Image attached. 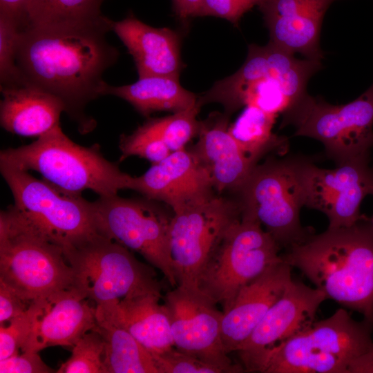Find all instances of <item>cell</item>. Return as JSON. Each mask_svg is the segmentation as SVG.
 I'll return each instance as SVG.
<instances>
[{"label": "cell", "instance_id": "33", "mask_svg": "<svg viewBox=\"0 0 373 373\" xmlns=\"http://www.w3.org/2000/svg\"><path fill=\"white\" fill-rule=\"evenodd\" d=\"M20 32L17 23L0 15V87L24 82L17 65Z\"/></svg>", "mask_w": 373, "mask_h": 373}, {"label": "cell", "instance_id": "34", "mask_svg": "<svg viewBox=\"0 0 373 373\" xmlns=\"http://www.w3.org/2000/svg\"><path fill=\"white\" fill-rule=\"evenodd\" d=\"M152 356L158 373H226L221 367L175 346Z\"/></svg>", "mask_w": 373, "mask_h": 373}, {"label": "cell", "instance_id": "24", "mask_svg": "<svg viewBox=\"0 0 373 373\" xmlns=\"http://www.w3.org/2000/svg\"><path fill=\"white\" fill-rule=\"evenodd\" d=\"M0 90V123L8 132L37 138L60 124L65 106L57 97L25 82Z\"/></svg>", "mask_w": 373, "mask_h": 373}, {"label": "cell", "instance_id": "22", "mask_svg": "<svg viewBox=\"0 0 373 373\" xmlns=\"http://www.w3.org/2000/svg\"><path fill=\"white\" fill-rule=\"evenodd\" d=\"M113 30L133 57L139 78L180 76L182 69L180 38L167 28H155L133 13L112 21Z\"/></svg>", "mask_w": 373, "mask_h": 373}, {"label": "cell", "instance_id": "26", "mask_svg": "<svg viewBox=\"0 0 373 373\" xmlns=\"http://www.w3.org/2000/svg\"><path fill=\"white\" fill-rule=\"evenodd\" d=\"M277 115L254 106L247 105L236 120L229 124L228 131L245 155L253 163L269 153L285 155L289 140L273 131Z\"/></svg>", "mask_w": 373, "mask_h": 373}, {"label": "cell", "instance_id": "25", "mask_svg": "<svg viewBox=\"0 0 373 373\" xmlns=\"http://www.w3.org/2000/svg\"><path fill=\"white\" fill-rule=\"evenodd\" d=\"M101 94L123 99L146 117L156 111L176 113L189 109L197 105L198 98L182 86L178 77L173 76H149L117 86L104 82Z\"/></svg>", "mask_w": 373, "mask_h": 373}, {"label": "cell", "instance_id": "27", "mask_svg": "<svg viewBox=\"0 0 373 373\" xmlns=\"http://www.w3.org/2000/svg\"><path fill=\"white\" fill-rule=\"evenodd\" d=\"M105 341L104 373H158L151 353L125 328L96 319Z\"/></svg>", "mask_w": 373, "mask_h": 373}, {"label": "cell", "instance_id": "7", "mask_svg": "<svg viewBox=\"0 0 373 373\" xmlns=\"http://www.w3.org/2000/svg\"><path fill=\"white\" fill-rule=\"evenodd\" d=\"M309 159L269 157L258 164L237 193L242 215L258 220L281 248L305 241L314 231L301 224L304 171Z\"/></svg>", "mask_w": 373, "mask_h": 373}, {"label": "cell", "instance_id": "28", "mask_svg": "<svg viewBox=\"0 0 373 373\" xmlns=\"http://www.w3.org/2000/svg\"><path fill=\"white\" fill-rule=\"evenodd\" d=\"M105 1L30 0L25 28L106 23L111 19L102 12V6Z\"/></svg>", "mask_w": 373, "mask_h": 373}, {"label": "cell", "instance_id": "13", "mask_svg": "<svg viewBox=\"0 0 373 373\" xmlns=\"http://www.w3.org/2000/svg\"><path fill=\"white\" fill-rule=\"evenodd\" d=\"M241 218L238 199L216 194L173 211L170 248L178 286L198 290L205 265L229 229Z\"/></svg>", "mask_w": 373, "mask_h": 373}, {"label": "cell", "instance_id": "8", "mask_svg": "<svg viewBox=\"0 0 373 373\" xmlns=\"http://www.w3.org/2000/svg\"><path fill=\"white\" fill-rule=\"evenodd\" d=\"M280 128L321 142L326 155L341 165L370 155L373 147V84L354 100L334 105L306 93L283 115Z\"/></svg>", "mask_w": 373, "mask_h": 373}, {"label": "cell", "instance_id": "35", "mask_svg": "<svg viewBox=\"0 0 373 373\" xmlns=\"http://www.w3.org/2000/svg\"><path fill=\"white\" fill-rule=\"evenodd\" d=\"M264 0H203L198 16H213L238 25L242 17Z\"/></svg>", "mask_w": 373, "mask_h": 373}, {"label": "cell", "instance_id": "18", "mask_svg": "<svg viewBox=\"0 0 373 373\" xmlns=\"http://www.w3.org/2000/svg\"><path fill=\"white\" fill-rule=\"evenodd\" d=\"M338 0H264L258 6L269 33V41L291 54L321 61L322 22Z\"/></svg>", "mask_w": 373, "mask_h": 373}, {"label": "cell", "instance_id": "14", "mask_svg": "<svg viewBox=\"0 0 373 373\" xmlns=\"http://www.w3.org/2000/svg\"><path fill=\"white\" fill-rule=\"evenodd\" d=\"M174 346L202 361L218 366L226 373L245 372L233 364L222 338L223 312L199 290L177 286L166 294Z\"/></svg>", "mask_w": 373, "mask_h": 373}, {"label": "cell", "instance_id": "21", "mask_svg": "<svg viewBox=\"0 0 373 373\" xmlns=\"http://www.w3.org/2000/svg\"><path fill=\"white\" fill-rule=\"evenodd\" d=\"M90 301L75 287L46 298L21 352H39L56 345L73 347L96 327V305Z\"/></svg>", "mask_w": 373, "mask_h": 373}, {"label": "cell", "instance_id": "11", "mask_svg": "<svg viewBox=\"0 0 373 373\" xmlns=\"http://www.w3.org/2000/svg\"><path fill=\"white\" fill-rule=\"evenodd\" d=\"M0 170L12 194L17 213L64 250L97 233L91 202L82 195L61 191L26 171L3 164Z\"/></svg>", "mask_w": 373, "mask_h": 373}, {"label": "cell", "instance_id": "19", "mask_svg": "<svg viewBox=\"0 0 373 373\" xmlns=\"http://www.w3.org/2000/svg\"><path fill=\"white\" fill-rule=\"evenodd\" d=\"M227 113H212L200 121L198 140L189 149L210 176L213 189L236 194L254 167L228 131Z\"/></svg>", "mask_w": 373, "mask_h": 373}, {"label": "cell", "instance_id": "6", "mask_svg": "<svg viewBox=\"0 0 373 373\" xmlns=\"http://www.w3.org/2000/svg\"><path fill=\"white\" fill-rule=\"evenodd\" d=\"M0 280L30 303L75 287L63 248L27 224L12 205L0 214Z\"/></svg>", "mask_w": 373, "mask_h": 373}, {"label": "cell", "instance_id": "20", "mask_svg": "<svg viewBox=\"0 0 373 373\" xmlns=\"http://www.w3.org/2000/svg\"><path fill=\"white\" fill-rule=\"evenodd\" d=\"M291 266L276 262L244 286L223 313L222 338L226 352H236L254 332L292 280Z\"/></svg>", "mask_w": 373, "mask_h": 373}, {"label": "cell", "instance_id": "16", "mask_svg": "<svg viewBox=\"0 0 373 373\" xmlns=\"http://www.w3.org/2000/svg\"><path fill=\"white\" fill-rule=\"evenodd\" d=\"M327 299L323 291L293 279L249 337L236 350L245 371L253 372L262 356L310 325Z\"/></svg>", "mask_w": 373, "mask_h": 373}, {"label": "cell", "instance_id": "29", "mask_svg": "<svg viewBox=\"0 0 373 373\" xmlns=\"http://www.w3.org/2000/svg\"><path fill=\"white\" fill-rule=\"evenodd\" d=\"M200 106L173 113L162 117L147 120L171 152L186 149L187 143L198 135L200 121L197 118Z\"/></svg>", "mask_w": 373, "mask_h": 373}, {"label": "cell", "instance_id": "39", "mask_svg": "<svg viewBox=\"0 0 373 373\" xmlns=\"http://www.w3.org/2000/svg\"><path fill=\"white\" fill-rule=\"evenodd\" d=\"M203 0H173L174 12L178 18L186 22L191 17H196Z\"/></svg>", "mask_w": 373, "mask_h": 373}, {"label": "cell", "instance_id": "40", "mask_svg": "<svg viewBox=\"0 0 373 373\" xmlns=\"http://www.w3.org/2000/svg\"><path fill=\"white\" fill-rule=\"evenodd\" d=\"M368 220L370 224V226L372 227L373 229V216L371 218H368Z\"/></svg>", "mask_w": 373, "mask_h": 373}, {"label": "cell", "instance_id": "10", "mask_svg": "<svg viewBox=\"0 0 373 373\" xmlns=\"http://www.w3.org/2000/svg\"><path fill=\"white\" fill-rule=\"evenodd\" d=\"M281 247L254 218L242 215L205 265L198 290L227 312L240 290L283 260Z\"/></svg>", "mask_w": 373, "mask_h": 373}, {"label": "cell", "instance_id": "32", "mask_svg": "<svg viewBox=\"0 0 373 373\" xmlns=\"http://www.w3.org/2000/svg\"><path fill=\"white\" fill-rule=\"evenodd\" d=\"M45 299L34 301L19 316L0 327V360L19 353L28 338L39 316Z\"/></svg>", "mask_w": 373, "mask_h": 373}, {"label": "cell", "instance_id": "23", "mask_svg": "<svg viewBox=\"0 0 373 373\" xmlns=\"http://www.w3.org/2000/svg\"><path fill=\"white\" fill-rule=\"evenodd\" d=\"M161 294L149 292L96 306V319L125 328L151 354L174 347L167 309Z\"/></svg>", "mask_w": 373, "mask_h": 373}, {"label": "cell", "instance_id": "4", "mask_svg": "<svg viewBox=\"0 0 373 373\" xmlns=\"http://www.w3.org/2000/svg\"><path fill=\"white\" fill-rule=\"evenodd\" d=\"M321 68V61L298 59L270 42L250 44L242 66L199 96L198 104L220 103L229 115L251 105L278 116L307 93L309 80Z\"/></svg>", "mask_w": 373, "mask_h": 373}, {"label": "cell", "instance_id": "17", "mask_svg": "<svg viewBox=\"0 0 373 373\" xmlns=\"http://www.w3.org/2000/svg\"><path fill=\"white\" fill-rule=\"evenodd\" d=\"M128 189L173 211L215 195L209 175L189 149L171 152L142 175L131 176Z\"/></svg>", "mask_w": 373, "mask_h": 373}, {"label": "cell", "instance_id": "12", "mask_svg": "<svg viewBox=\"0 0 373 373\" xmlns=\"http://www.w3.org/2000/svg\"><path fill=\"white\" fill-rule=\"evenodd\" d=\"M146 198L117 194L91 202L96 231L141 255L159 269L172 287L178 282L170 248L172 216Z\"/></svg>", "mask_w": 373, "mask_h": 373}, {"label": "cell", "instance_id": "1", "mask_svg": "<svg viewBox=\"0 0 373 373\" xmlns=\"http://www.w3.org/2000/svg\"><path fill=\"white\" fill-rule=\"evenodd\" d=\"M112 21L29 27L20 32L17 65L23 82L59 98L82 133L96 125L86 114V107L102 96L104 73L119 57L117 49L106 37Z\"/></svg>", "mask_w": 373, "mask_h": 373}, {"label": "cell", "instance_id": "30", "mask_svg": "<svg viewBox=\"0 0 373 373\" xmlns=\"http://www.w3.org/2000/svg\"><path fill=\"white\" fill-rule=\"evenodd\" d=\"M105 341L94 328L73 346L69 358L62 363L57 373H104Z\"/></svg>", "mask_w": 373, "mask_h": 373}, {"label": "cell", "instance_id": "3", "mask_svg": "<svg viewBox=\"0 0 373 373\" xmlns=\"http://www.w3.org/2000/svg\"><path fill=\"white\" fill-rule=\"evenodd\" d=\"M372 331L338 309L266 352L253 372L373 373Z\"/></svg>", "mask_w": 373, "mask_h": 373}, {"label": "cell", "instance_id": "15", "mask_svg": "<svg viewBox=\"0 0 373 373\" xmlns=\"http://www.w3.org/2000/svg\"><path fill=\"white\" fill-rule=\"evenodd\" d=\"M304 182L305 206L325 214L328 229L349 227L362 218L363 199L373 195V162L370 155L327 169L308 160Z\"/></svg>", "mask_w": 373, "mask_h": 373}, {"label": "cell", "instance_id": "31", "mask_svg": "<svg viewBox=\"0 0 373 373\" xmlns=\"http://www.w3.org/2000/svg\"><path fill=\"white\" fill-rule=\"evenodd\" d=\"M119 147L121 151L120 161L131 156H138L154 164L162 160L171 153L147 121L132 133L121 135Z\"/></svg>", "mask_w": 373, "mask_h": 373}, {"label": "cell", "instance_id": "37", "mask_svg": "<svg viewBox=\"0 0 373 373\" xmlns=\"http://www.w3.org/2000/svg\"><path fill=\"white\" fill-rule=\"evenodd\" d=\"M32 303L0 280V323L5 324L26 312Z\"/></svg>", "mask_w": 373, "mask_h": 373}, {"label": "cell", "instance_id": "38", "mask_svg": "<svg viewBox=\"0 0 373 373\" xmlns=\"http://www.w3.org/2000/svg\"><path fill=\"white\" fill-rule=\"evenodd\" d=\"M29 3L30 0H0V15L14 21L22 30L26 26Z\"/></svg>", "mask_w": 373, "mask_h": 373}, {"label": "cell", "instance_id": "2", "mask_svg": "<svg viewBox=\"0 0 373 373\" xmlns=\"http://www.w3.org/2000/svg\"><path fill=\"white\" fill-rule=\"evenodd\" d=\"M283 260L298 269L327 299L362 314L373 325V229L355 224L328 229L291 246Z\"/></svg>", "mask_w": 373, "mask_h": 373}, {"label": "cell", "instance_id": "5", "mask_svg": "<svg viewBox=\"0 0 373 373\" xmlns=\"http://www.w3.org/2000/svg\"><path fill=\"white\" fill-rule=\"evenodd\" d=\"M0 164L37 171L55 187L77 195L91 190L99 197L115 195L128 189L131 178L103 155L98 144L75 143L60 124L31 144L1 150Z\"/></svg>", "mask_w": 373, "mask_h": 373}, {"label": "cell", "instance_id": "36", "mask_svg": "<svg viewBox=\"0 0 373 373\" xmlns=\"http://www.w3.org/2000/svg\"><path fill=\"white\" fill-rule=\"evenodd\" d=\"M1 373H51L56 372L48 366L38 352L24 351L0 360Z\"/></svg>", "mask_w": 373, "mask_h": 373}, {"label": "cell", "instance_id": "9", "mask_svg": "<svg viewBox=\"0 0 373 373\" xmlns=\"http://www.w3.org/2000/svg\"><path fill=\"white\" fill-rule=\"evenodd\" d=\"M74 287L96 306L149 292L161 294L153 267L98 233L64 250Z\"/></svg>", "mask_w": 373, "mask_h": 373}]
</instances>
